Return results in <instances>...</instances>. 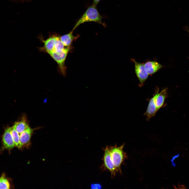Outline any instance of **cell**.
<instances>
[{"label":"cell","instance_id":"1","mask_svg":"<svg viewBox=\"0 0 189 189\" xmlns=\"http://www.w3.org/2000/svg\"><path fill=\"white\" fill-rule=\"evenodd\" d=\"M102 17L100 14L97 8L93 4L89 6L75 24L73 31L81 24L88 22H94L104 25L102 21Z\"/></svg>","mask_w":189,"mask_h":189},{"label":"cell","instance_id":"2","mask_svg":"<svg viewBox=\"0 0 189 189\" xmlns=\"http://www.w3.org/2000/svg\"><path fill=\"white\" fill-rule=\"evenodd\" d=\"M124 146V144L119 146L116 145L109 147L111 158L116 172H121L120 166L126 158L125 153L123 150Z\"/></svg>","mask_w":189,"mask_h":189},{"label":"cell","instance_id":"3","mask_svg":"<svg viewBox=\"0 0 189 189\" xmlns=\"http://www.w3.org/2000/svg\"><path fill=\"white\" fill-rule=\"evenodd\" d=\"M69 51L66 50L59 52H52L48 54L56 62L60 71L64 76L65 75L66 71L65 61Z\"/></svg>","mask_w":189,"mask_h":189},{"label":"cell","instance_id":"4","mask_svg":"<svg viewBox=\"0 0 189 189\" xmlns=\"http://www.w3.org/2000/svg\"><path fill=\"white\" fill-rule=\"evenodd\" d=\"M103 149V163L102 166L104 169L109 171L112 177H114L115 176L117 172L111 158L109 147L107 146Z\"/></svg>","mask_w":189,"mask_h":189},{"label":"cell","instance_id":"5","mask_svg":"<svg viewBox=\"0 0 189 189\" xmlns=\"http://www.w3.org/2000/svg\"><path fill=\"white\" fill-rule=\"evenodd\" d=\"M131 60L134 63L135 72L139 81L140 86L141 87L148 78L149 75L145 69L144 64L136 61L134 59Z\"/></svg>","mask_w":189,"mask_h":189},{"label":"cell","instance_id":"6","mask_svg":"<svg viewBox=\"0 0 189 189\" xmlns=\"http://www.w3.org/2000/svg\"><path fill=\"white\" fill-rule=\"evenodd\" d=\"M11 129L12 127L7 128L3 135L2 143L4 148L10 149L15 146L11 133Z\"/></svg>","mask_w":189,"mask_h":189},{"label":"cell","instance_id":"7","mask_svg":"<svg viewBox=\"0 0 189 189\" xmlns=\"http://www.w3.org/2000/svg\"><path fill=\"white\" fill-rule=\"evenodd\" d=\"M159 88H158L156 93L154 94L155 102L158 111L163 106L167 94V88L163 89L160 92H159Z\"/></svg>","mask_w":189,"mask_h":189},{"label":"cell","instance_id":"8","mask_svg":"<svg viewBox=\"0 0 189 189\" xmlns=\"http://www.w3.org/2000/svg\"><path fill=\"white\" fill-rule=\"evenodd\" d=\"M58 36L52 35L45 40L41 39L44 43V45L39 48V50L46 52L48 53L53 50L55 41Z\"/></svg>","mask_w":189,"mask_h":189},{"label":"cell","instance_id":"9","mask_svg":"<svg viewBox=\"0 0 189 189\" xmlns=\"http://www.w3.org/2000/svg\"><path fill=\"white\" fill-rule=\"evenodd\" d=\"M158 111L154 94L149 101L147 110L144 114V115L146 116V120L149 121L151 118L155 116Z\"/></svg>","mask_w":189,"mask_h":189},{"label":"cell","instance_id":"10","mask_svg":"<svg viewBox=\"0 0 189 189\" xmlns=\"http://www.w3.org/2000/svg\"><path fill=\"white\" fill-rule=\"evenodd\" d=\"M145 69L149 75H151L156 72L164 67L156 61H149L144 64Z\"/></svg>","mask_w":189,"mask_h":189},{"label":"cell","instance_id":"11","mask_svg":"<svg viewBox=\"0 0 189 189\" xmlns=\"http://www.w3.org/2000/svg\"><path fill=\"white\" fill-rule=\"evenodd\" d=\"M34 130L33 129L29 127L20 134L19 148H21L29 141Z\"/></svg>","mask_w":189,"mask_h":189},{"label":"cell","instance_id":"12","mask_svg":"<svg viewBox=\"0 0 189 189\" xmlns=\"http://www.w3.org/2000/svg\"><path fill=\"white\" fill-rule=\"evenodd\" d=\"M73 31L69 33L60 36V39L64 44L66 46H70L74 40L76 39L79 36L78 35L74 36L73 34Z\"/></svg>","mask_w":189,"mask_h":189},{"label":"cell","instance_id":"13","mask_svg":"<svg viewBox=\"0 0 189 189\" xmlns=\"http://www.w3.org/2000/svg\"><path fill=\"white\" fill-rule=\"evenodd\" d=\"M13 127L20 134L29 126L25 120L23 119L20 122H15Z\"/></svg>","mask_w":189,"mask_h":189},{"label":"cell","instance_id":"14","mask_svg":"<svg viewBox=\"0 0 189 189\" xmlns=\"http://www.w3.org/2000/svg\"><path fill=\"white\" fill-rule=\"evenodd\" d=\"M11 134L15 146L19 148L20 135L13 127H12Z\"/></svg>","mask_w":189,"mask_h":189},{"label":"cell","instance_id":"15","mask_svg":"<svg viewBox=\"0 0 189 189\" xmlns=\"http://www.w3.org/2000/svg\"><path fill=\"white\" fill-rule=\"evenodd\" d=\"M10 185L9 181L4 174L0 177V189H10Z\"/></svg>","mask_w":189,"mask_h":189},{"label":"cell","instance_id":"16","mask_svg":"<svg viewBox=\"0 0 189 189\" xmlns=\"http://www.w3.org/2000/svg\"><path fill=\"white\" fill-rule=\"evenodd\" d=\"M91 187L93 189H99L101 188V185L99 183H94L91 185Z\"/></svg>","mask_w":189,"mask_h":189},{"label":"cell","instance_id":"17","mask_svg":"<svg viewBox=\"0 0 189 189\" xmlns=\"http://www.w3.org/2000/svg\"><path fill=\"white\" fill-rule=\"evenodd\" d=\"M101 0H93L92 4L94 6L96 7L98 3Z\"/></svg>","mask_w":189,"mask_h":189},{"label":"cell","instance_id":"18","mask_svg":"<svg viewBox=\"0 0 189 189\" xmlns=\"http://www.w3.org/2000/svg\"><path fill=\"white\" fill-rule=\"evenodd\" d=\"M178 186L179 188L185 189L186 188L185 186L184 185H180L179 184Z\"/></svg>","mask_w":189,"mask_h":189},{"label":"cell","instance_id":"19","mask_svg":"<svg viewBox=\"0 0 189 189\" xmlns=\"http://www.w3.org/2000/svg\"><path fill=\"white\" fill-rule=\"evenodd\" d=\"M185 29L188 33L189 34V30H188V29L187 28H186Z\"/></svg>","mask_w":189,"mask_h":189}]
</instances>
